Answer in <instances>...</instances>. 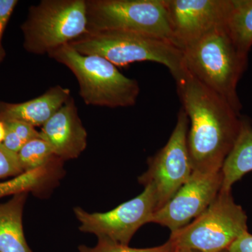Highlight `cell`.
I'll list each match as a JSON object with an SVG mask.
<instances>
[{
    "label": "cell",
    "mask_w": 252,
    "mask_h": 252,
    "mask_svg": "<svg viewBox=\"0 0 252 252\" xmlns=\"http://www.w3.org/2000/svg\"><path fill=\"white\" fill-rule=\"evenodd\" d=\"M28 192L16 194L0 205V252H32L23 227V210Z\"/></svg>",
    "instance_id": "obj_14"
},
{
    "label": "cell",
    "mask_w": 252,
    "mask_h": 252,
    "mask_svg": "<svg viewBox=\"0 0 252 252\" xmlns=\"http://www.w3.org/2000/svg\"><path fill=\"white\" fill-rule=\"evenodd\" d=\"M182 51L185 69L240 113L243 106L237 88L248 68V56L239 51L225 26L209 33Z\"/></svg>",
    "instance_id": "obj_2"
},
{
    "label": "cell",
    "mask_w": 252,
    "mask_h": 252,
    "mask_svg": "<svg viewBox=\"0 0 252 252\" xmlns=\"http://www.w3.org/2000/svg\"><path fill=\"white\" fill-rule=\"evenodd\" d=\"M49 56L73 73L79 84V95L87 105L117 108L132 107L137 102L140 92L137 81L126 77L107 59L81 54L69 44Z\"/></svg>",
    "instance_id": "obj_4"
},
{
    "label": "cell",
    "mask_w": 252,
    "mask_h": 252,
    "mask_svg": "<svg viewBox=\"0 0 252 252\" xmlns=\"http://www.w3.org/2000/svg\"><path fill=\"white\" fill-rule=\"evenodd\" d=\"M173 43L181 50L225 27L230 0H165Z\"/></svg>",
    "instance_id": "obj_11"
},
{
    "label": "cell",
    "mask_w": 252,
    "mask_h": 252,
    "mask_svg": "<svg viewBox=\"0 0 252 252\" xmlns=\"http://www.w3.org/2000/svg\"><path fill=\"white\" fill-rule=\"evenodd\" d=\"M247 231L248 216L243 207L235 203L231 191L220 190L205 212L172 232L169 240L177 248L220 252Z\"/></svg>",
    "instance_id": "obj_6"
},
{
    "label": "cell",
    "mask_w": 252,
    "mask_h": 252,
    "mask_svg": "<svg viewBox=\"0 0 252 252\" xmlns=\"http://www.w3.org/2000/svg\"><path fill=\"white\" fill-rule=\"evenodd\" d=\"M39 133L52 149L55 157L61 160L77 158L87 146V132L72 97L50 118Z\"/></svg>",
    "instance_id": "obj_12"
},
{
    "label": "cell",
    "mask_w": 252,
    "mask_h": 252,
    "mask_svg": "<svg viewBox=\"0 0 252 252\" xmlns=\"http://www.w3.org/2000/svg\"><path fill=\"white\" fill-rule=\"evenodd\" d=\"M17 154L13 153L2 144L0 145V179L11 176H18L23 173Z\"/></svg>",
    "instance_id": "obj_20"
},
{
    "label": "cell",
    "mask_w": 252,
    "mask_h": 252,
    "mask_svg": "<svg viewBox=\"0 0 252 252\" xmlns=\"http://www.w3.org/2000/svg\"><path fill=\"white\" fill-rule=\"evenodd\" d=\"M252 171V126L242 117L241 127L233 148L221 167L222 185L220 190L231 191L235 182Z\"/></svg>",
    "instance_id": "obj_15"
},
{
    "label": "cell",
    "mask_w": 252,
    "mask_h": 252,
    "mask_svg": "<svg viewBox=\"0 0 252 252\" xmlns=\"http://www.w3.org/2000/svg\"><path fill=\"white\" fill-rule=\"evenodd\" d=\"M21 29L26 51L49 55L88 32L86 0H42L29 8Z\"/></svg>",
    "instance_id": "obj_5"
},
{
    "label": "cell",
    "mask_w": 252,
    "mask_h": 252,
    "mask_svg": "<svg viewBox=\"0 0 252 252\" xmlns=\"http://www.w3.org/2000/svg\"><path fill=\"white\" fill-rule=\"evenodd\" d=\"M189 126L188 116L182 107L167 144L149 158L148 170L139 177L141 185L154 189L157 211L171 200L193 173L187 144Z\"/></svg>",
    "instance_id": "obj_8"
},
{
    "label": "cell",
    "mask_w": 252,
    "mask_h": 252,
    "mask_svg": "<svg viewBox=\"0 0 252 252\" xmlns=\"http://www.w3.org/2000/svg\"><path fill=\"white\" fill-rule=\"evenodd\" d=\"M5 127H6V135H5L2 145L4 146V148L10 152L18 154L25 143L18 137L14 131L6 127V126Z\"/></svg>",
    "instance_id": "obj_24"
},
{
    "label": "cell",
    "mask_w": 252,
    "mask_h": 252,
    "mask_svg": "<svg viewBox=\"0 0 252 252\" xmlns=\"http://www.w3.org/2000/svg\"><path fill=\"white\" fill-rule=\"evenodd\" d=\"M173 245L170 240L152 248L137 249L130 248L128 245H123L113 243L104 239H98V243L94 248H89L86 245L79 247V252H171Z\"/></svg>",
    "instance_id": "obj_19"
},
{
    "label": "cell",
    "mask_w": 252,
    "mask_h": 252,
    "mask_svg": "<svg viewBox=\"0 0 252 252\" xmlns=\"http://www.w3.org/2000/svg\"><path fill=\"white\" fill-rule=\"evenodd\" d=\"M4 123V122H3ZM4 125L14 131L18 137L24 142L27 143L29 141L36 138H41L40 133L35 130L33 126L19 122H4Z\"/></svg>",
    "instance_id": "obj_22"
},
{
    "label": "cell",
    "mask_w": 252,
    "mask_h": 252,
    "mask_svg": "<svg viewBox=\"0 0 252 252\" xmlns=\"http://www.w3.org/2000/svg\"><path fill=\"white\" fill-rule=\"evenodd\" d=\"M18 2L17 0H0V64L4 61L6 55L2 44L3 36Z\"/></svg>",
    "instance_id": "obj_21"
},
{
    "label": "cell",
    "mask_w": 252,
    "mask_h": 252,
    "mask_svg": "<svg viewBox=\"0 0 252 252\" xmlns=\"http://www.w3.org/2000/svg\"><path fill=\"white\" fill-rule=\"evenodd\" d=\"M5 135H6V127L4 123L0 122V145L4 142Z\"/></svg>",
    "instance_id": "obj_25"
},
{
    "label": "cell",
    "mask_w": 252,
    "mask_h": 252,
    "mask_svg": "<svg viewBox=\"0 0 252 252\" xmlns=\"http://www.w3.org/2000/svg\"><path fill=\"white\" fill-rule=\"evenodd\" d=\"M225 29L239 51L248 56L252 46V0H230Z\"/></svg>",
    "instance_id": "obj_16"
},
{
    "label": "cell",
    "mask_w": 252,
    "mask_h": 252,
    "mask_svg": "<svg viewBox=\"0 0 252 252\" xmlns=\"http://www.w3.org/2000/svg\"><path fill=\"white\" fill-rule=\"evenodd\" d=\"M176 83L190 124L187 144L193 171H220L238 137L241 114L187 69Z\"/></svg>",
    "instance_id": "obj_1"
},
{
    "label": "cell",
    "mask_w": 252,
    "mask_h": 252,
    "mask_svg": "<svg viewBox=\"0 0 252 252\" xmlns=\"http://www.w3.org/2000/svg\"><path fill=\"white\" fill-rule=\"evenodd\" d=\"M86 6L88 32H131L174 44L165 0H86Z\"/></svg>",
    "instance_id": "obj_7"
},
{
    "label": "cell",
    "mask_w": 252,
    "mask_h": 252,
    "mask_svg": "<svg viewBox=\"0 0 252 252\" xmlns=\"http://www.w3.org/2000/svg\"><path fill=\"white\" fill-rule=\"evenodd\" d=\"M48 165L35 170L23 172L12 180L0 183V198L12 194L16 195L28 192L39 187L47 176Z\"/></svg>",
    "instance_id": "obj_18"
},
{
    "label": "cell",
    "mask_w": 252,
    "mask_h": 252,
    "mask_svg": "<svg viewBox=\"0 0 252 252\" xmlns=\"http://www.w3.org/2000/svg\"><path fill=\"white\" fill-rule=\"evenodd\" d=\"M227 252H252V235L245 232L230 245Z\"/></svg>",
    "instance_id": "obj_23"
},
{
    "label": "cell",
    "mask_w": 252,
    "mask_h": 252,
    "mask_svg": "<svg viewBox=\"0 0 252 252\" xmlns=\"http://www.w3.org/2000/svg\"><path fill=\"white\" fill-rule=\"evenodd\" d=\"M157 208L154 189L147 186L136 198L111 211L89 213L78 207L74 211L80 221L81 231L93 233L98 239L128 245L137 230L145 223H151Z\"/></svg>",
    "instance_id": "obj_9"
},
{
    "label": "cell",
    "mask_w": 252,
    "mask_h": 252,
    "mask_svg": "<svg viewBox=\"0 0 252 252\" xmlns=\"http://www.w3.org/2000/svg\"><path fill=\"white\" fill-rule=\"evenodd\" d=\"M174 246V245H173ZM171 252H200L197 251V250H190V249L177 248V247H173Z\"/></svg>",
    "instance_id": "obj_26"
},
{
    "label": "cell",
    "mask_w": 252,
    "mask_h": 252,
    "mask_svg": "<svg viewBox=\"0 0 252 252\" xmlns=\"http://www.w3.org/2000/svg\"><path fill=\"white\" fill-rule=\"evenodd\" d=\"M221 170L193 171L189 180L151 220L167 227L171 233L183 228L205 212L220 193L222 185Z\"/></svg>",
    "instance_id": "obj_10"
},
{
    "label": "cell",
    "mask_w": 252,
    "mask_h": 252,
    "mask_svg": "<svg viewBox=\"0 0 252 252\" xmlns=\"http://www.w3.org/2000/svg\"><path fill=\"white\" fill-rule=\"evenodd\" d=\"M227 252V250H224V251H222V252Z\"/></svg>",
    "instance_id": "obj_27"
},
{
    "label": "cell",
    "mask_w": 252,
    "mask_h": 252,
    "mask_svg": "<svg viewBox=\"0 0 252 252\" xmlns=\"http://www.w3.org/2000/svg\"><path fill=\"white\" fill-rule=\"evenodd\" d=\"M71 97L69 89L58 85L26 102H0V122L26 123L34 127L43 126Z\"/></svg>",
    "instance_id": "obj_13"
},
{
    "label": "cell",
    "mask_w": 252,
    "mask_h": 252,
    "mask_svg": "<svg viewBox=\"0 0 252 252\" xmlns=\"http://www.w3.org/2000/svg\"><path fill=\"white\" fill-rule=\"evenodd\" d=\"M17 155L24 172L48 165L55 157L49 144L41 138L34 139L25 144Z\"/></svg>",
    "instance_id": "obj_17"
},
{
    "label": "cell",
    "mask_w": 252,
    "mask_h": 252,
    "mask_svg": "<svg viewBox=\"0 0 252 252\" xmlns=\"http://www.w3.org/2000/svg\"><path fill=\"white\" fill-rule=\"evenodd\" d=\"M69 45L81 54L104 58L117 67L145 61L160 63L170 70L175 81L186 72L182 50L147 34L121 31L88 32Z\"/></svg>",
    "instance_id": "obj_3"
}]
</instances>
